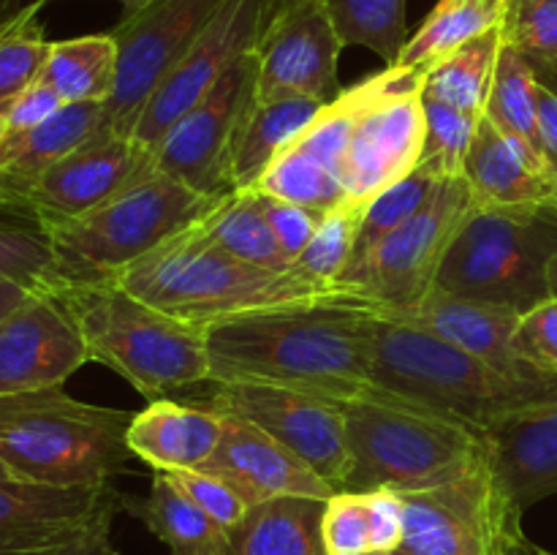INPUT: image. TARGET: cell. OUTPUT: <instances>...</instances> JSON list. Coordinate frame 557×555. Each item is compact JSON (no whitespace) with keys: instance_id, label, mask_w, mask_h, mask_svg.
I'll return each instance as SVG.
<instances>
[{"instance_id":"cell-1","label":"cell","mask_w":557,"mask_h":555,"mask_svg":"<svg viewBox=\"0 0 557 555\" xmlns=\"http://www.w3.org/2000/svg\"><path fill=\"white\" fill-rule=\"evenodd\" d=\"M379 305L348 288L245 310L205 326L210 381H245L348 403L370 395Z\"/></svg>"},{"instance_id":"cell-2","label":"cell","mask_w":557,"mask_h":555,"mask_svg":"<svg viewBox=\"0 0 557 555\" xmlns=\"http://www.w3.org/2000/svg\"><path fill=\"white\" fill-rule=\"evenodd\" d=\"M373 384L479 430L557 403V375H509L435 332L381 310L373 332Z\"/></svg>"},{"instance_id":"cell-3","label":"cell","mask_w":557,"mask_h":555,"mask_svg":"<svg viewBox=\"0 0 557 555\" xmlns=\"http://www.w3.org/2000/svg\"><path fill=\"white\" fill-rule=\"evenodd\" d=\"M114 281L152 308L201 330L245 310L308 299L337 288L310 281L297 267L264 270L234 259L207 234L201 221L125 267Z\"/></svg>"},{"instance_id":"cell-4","label":"cell","mask_w":557,"mask_h":555,"mask_svg":"<svg viewBox=\"0 0 557 555\" xmlns=\"http://www.w3.org/2000/svg\"><path fill=\"white\" fill-rule=\"evenodd\" d=\"M134 414L76 400L63 386L0 395V460L16 479L98 488L131 473Z\"/></svg>"},{"instance_id":"cell-5","label":"cell","mask_w":557,"mask_h":555,"mask_svg":"<svg viewBox=\"0 0 557 555\" xmlns=\"http://www.w3.org/2000/svg\"><path fill=\"white\" fill-rule=\"evenodd\" d=\"M52 288L79 326L87 359L123 375L147 403L210 381L201 326L152 308L114 278L60 281Z\"/></svg>"},{"instance_id":"cell-6","label":"cell","mask_w":557,"mask_h":555,"mask_svg":"<svg viewBox=\"0 0 557 555\" xmlns=\"http://www.w3.org/2000/svg\"><path fill=\"white\" fill-rule=\"evenodd\" d=\"M348 435V477L343 490L438 488L490 457L487 433L460 419L444 417L392 392L343 403Z\"/></svg>"},{"instance_id":"cell-7","label":"cell","mask_w":557,"mask_h":555,"mask_svg":"<svg viewBox=\"0 0 557 555\" xmlns=\"http://www.w3.org/2000/svg\"><path fill=\"white\" fill-rule=\"evenodd\" d=\"M557 256V201L473 205L444 256L435 292L528 313L549 299L547 270Z\"/></svg>"},{"instance_id":"cell-8","label":"cell","mask_w":557,"mask_h":555,"mask_svg":"<svg viewBox=\"0 0 557 555\" xmlns=\"http://www.w3.org/2000/svg\"><path fill=\"white\" fill-rule=\"evenodd\" d=\"M215 205L212 196L152 169L96 210L49 223L60 281L114 278L185 226L201 221Z\"/></svg>"},{"instance_id":"cell-9","label":"cell","mask_w":557,"mask_h":555,"mask_svg":"<svg viewBox=\"0 0 557 555\" xmlns=\"http://www.w3.org/2000/svg\"><path fill=\"white\" fill-rule=\"evenodd\" d=\"M471 210L473 194L466 177H444L417 215L346 267L337 286L362 294L384 313L417 308L435 288L446 250Z\"/></svg>"},{"instance_id":"cell-10","label":"cell","mask_w":557,"mask_h":555,"mask_svg":"<svg viewBox=\"0 0 557 555\" xmlns=\"http://www.w3.org/2000/svg\"><path fill=\"white\" fill-rule=\"evenodd\" d=\"M400 495L403 550L411 555H509L525 536V511L509 498L490 457L451 482Z\"/></svg>"},{"instance_id":"cell-11","label":"cell","mask_w":557,"mask_h":555,"mask_svg":"<svg viewBox=\"0 0 557 555\" xmlns=\"http://www.w3.org/2000/svg\"><path fill=\"white\" fill-rule=\"evenodd\" d=\"M223 5L226 0H152L109 30L117 41V82L103 103L109 131L134 136L136 120L156 87Z\"/></svg>"},{"instance_id":"cell-12","label":"cell","mask_w":557,"mask_h":555,"mask_svg":"<svg viewBox=\"0 0 557 555\" xmlns=\"http://www.w3.org/2000/svg\"><path fill=\"white\" fill-rule=\"evenodd\" d=\"M210 390L201 406L239 417L256 424L272 439L297 452L324 482L343 490L351 466L343 403L310 392L286 390L270 384H245V381H207Z\"/></svg>"},{"instance_id":"cell-13","label":"cell","mask_w":557,"mask_h":555,"mask_svg":"<svg viewBox=\"0 0 557 555\" xmlns=\"http://www.w3.org/2000/svg\"><path fill=\"white\" fill-rule=\"evenodd\" d=\"M256 101V54L245 52L210 92L163 134L150 163L199 194H232V156L239 128Z\"/></svg>"},{"instance_id":"cell-14","label":"cell","mask_w":557,"mask_h":555,"mask_svg":"<svg viewBox=\"0 0 557 555\" xmlns=\"http://www.w3.org/2000/svg\"><path fill=\"white\" fill-rule=\"evenodd\" d=\"M264 25V0H226V5L212 16L194 47L163 76L136 120L131 139L147 161L163 134L188 109H194L245 52L256 47Z\"/></svg>"},{"instance_id":"cell-15","label":"cell","mask_w":557,"mask_h":555,"mask_svg":"<svg viewBox=\"0 0 557 555\" xmlns=\"http://www.w3.org/2000/svg\"><path fill=\"white\" fill-rule=\"evenodd\" d=\"M343 49L324 0H294L267 22L253 47L256 101H335L343 92L337 79Z\"/></svg>"},{"instance_id":"cell-16","label":"cell","mask_w":557,"mask_h":555,"mask_svg":"<svg viewBox=\"0 0 557 555\" xmlns=\"http://www.w3.org/2000/svg\"><path fill=\"white\" fill-rule=\"evenodd\" d=\"M123 509L114 484L54 488L0 479V555H63L71 544L112 526Z\"/></svg>"},{"instance_id":"cell-17","label":"cell","mask_w":557,"mask_h":555,"mask_svg":"<svg viewBox=\"0 0 557 555\" xmlns=\"http://www.w3.org/2000/svg\"><path fill=\"white\" fill-rule=\"evenodd\" d=\"M422 71L403 69L395 85L362 114L343 163L346 201L364 205L411 174L424 150Z\"/></svg>"},{"instance_id":"cell-18","label":"cell","mask_w":557,"mask_h":555,"mask_svg":"<svg viewBox=\"0 0 557 555\" xmlns=\"http://www.w3.org/2000/svg\"><path fill=\"white\" fill-rule=\"evenodd\" d=\"M87 359L82 332L52 286L0 321V395L63 386Z\"/></svg>"},{"instance_id":"cell-19","label":"cell","mask_w":557,"mask_h":555,"mask_svg":"<svg viewBox=\"0 0 557 555\" xmlns=\"http://www.w3.org/2000/svg\"><path fill=\"white\" fill-rule=\"evenodd\" d=\"M147 172H152V163L134 141L103 128L16 194L25 196L49 226L96 210Z\"/></svg>"},{"instance_id":"cell-20","label":"cell","mask_w":557,"mask_h":555,"mask_svg":"<svg viewBox=\"0 0 557 555\" xmlns=\"http://www.w3.org/2000/svg\"><path fill=\"white\" fill-rule=\"evenodd\" d=\"M223 435L215 455L199 471L228 479L250 506L270 498H332L337 493L297 452L283 446L256 424L223 417Z\"/></svg>"},{"instance_id":"cell-21","label":"cell","mask_w":557,"mask_h":555,"mask_svg":"<svg viewBox=\"0 0 557 555\" xmlns=\"http://www.w3.org/2000/svg\"><path fill=\"white\" fill-rule=\"evenodd\" d=\"M384 313V310H381ZM397 319L413 321V324L424 326V330L435 332L444 341L455 343V346L466 348L473 357L484 359L493 368L504 370L509 375H520V379H536V375H553L544 370L533 368L520 351H517V324H520V313L500 305L476 303V299L451 297L444 292H430L417 308L400 310Z\"/></svg>"},{"instance_id":"cell-22","label":"cell","mask_w":557,"mask_h":555,"mask_svg":"<svg viewBox=\"0 0 557 555\" xmlns=\"http://www.w3.org/2000/svg\"><path fill=\"white\" fill-rule=\"evenodd\" d=\"M484 433L490 462L517 509L557 495V403L511 414Z\"/></svg>"},{"instance_id":"cell-23","label":"cell","mask_w":557,"mask_h":555,"mask_svg":"<svg viewBox=\"0 0 557 555\" xmlns=\"http://www.w3.org/2000/svg\"><path fill=\"white\" fill-rule=\"evenodd\" d=\"M223 422V414L201 403L161 397L134 414L128 449L152 471H199L221 444Z\"/></svg>"},{"instance_id":"cell-24","label":"cell","mask_w":557,"mask_h":555,"mask_svg":"<svg viewBox=\"0 0 557 555\" xmlns=\"http://www.w3.org/2000/svg\"><path fill=\"white\" fill-rule=\"evenodd\" d=\"M462 177L471 185L473 205L517 207L557 201V180L547 163L506 139L487 118L479 120L462 163Z\"/></svg>"},{"instance_id":"cell-25","label":"cell","mask_w":557,"mask_h":555,"mask_svg":"<svg viewBox=\"0 0 557 555\" xmlns=\"http://www.w3.org/2000/svg\"><path fill=\"white\" fill-rule=\"evenodd\" d=\"M107 128V107L98 101L65 103L60 112L27 131L0 139V183L20 190L63 161L69 152Z\"/></svg>"},{"instance_id":"cell-26","label":"cell","mask_w":557,"mask_h":555,"mask_svg":"<svg viewBox=\"0 0 557 555\" xmlns=\"http://www.w3.org/2000/svg\"><path fill=\"white\" fill-rule=\"evenodd\" d=\"M321 498H270L226 531V555H326Z\"/></svg>"},{"instance_id":"cell-27","label":"cell","mask_w":557,"mask_h":555,"mask_svg":"<svg viewBox=\"0 0 557 555\" xmlns=\"http://www.w3.org/2000/svg\"><path fill=\"white\" fill-rule=\"evenodd\" d=\"M324 103L313 98L253 101L239 128L232 156V190H253L270 163L313 123Z\"/></svg>"},{"instance_id":"cell-28","label":"cell","mask_w":557,"mask_h":555,"mask_svg":"<svg viewBox=\"0 0 557 555\" xmlns=\"http://www.w3.org/2000/svg\"><path fill=\"white\" fill-rule=\"evenodd\" d=\"M123 509L139 517L172 555H226V531L210 520L166 471L152 473L150 495L125 498Z\"/></svg>"},{"instance_id":"cell-29","label":"cell","mask_w":557,"mask_h":555,"mask_svg":"<svg viewBox=\"0 0 557 555\" xmlns=\"http://www.w3.org/2000/svg\"><path fill=\"white\" fill-rule=\"evenodd\" d=\"M0 281L33 288L60 281V261L41 212L22 194L0 183Z\"/></svg>"},{"instance_id":"cell-30","label":"cell","mask_w":557,"mask_h":555,"mask_svg":"<svg viewBox=\"0 0 557 555\" xmlns=\"http://www.w3.org/2000/svg\"><path fill=\"white\" fill-rule=\"evenodd\" d=\"M38 82L65 103H107L117 82V41L112 33L52 41Z\"/></svg>"},{"instance_id":"cell-31","label":"cell","mask_w":557,"mask_h":555,"mask_svg":"<svg viewBox=\"0 0 557 555\" xmlns=\"http://www.w3.org/2000/svg\"><path fill=\"white\" fill-rule=\"evenodd\" d=\"M500 49H504L500 25L471 38L424 74L422 98L455 107L473 118H484Z\"/></svg>"},{"instance_id":"cell-32","label":"cell","mask_w":557,"mask_h":555,"mask_svg":"<svg viewBox=\"0 0 557 555\" xmlns=\"http://www.w3.org/2000/svg\"><path fill=\"white\" fill-rule=\"evenodd\" d=\"M212 239L234 259L264 270H294L283 259L267 218V196L261 190H232L201 218Z\"/></svg>"},{"instance_id":"cell-33","label":"cell","mask_w":557,"mask_h":555,"mask_svg":"<svg viewBox=\"0 0 557 555\" xmlns=\"http://www.w3.org/2000/svg\"><path fill=\"white\" fill-rule=\"evenodd\" d=\"M536 71H533L531 60L515 49L511 44L504 41V49L498 54V65H495L493 87H490L487 109L484 118L515 145L531 152L542 163V141H539V120H536ZM549 169V166H547Z\"/></svg>"},{"instance_id":"cell-34","label":"cell","mask_w":557,"mask_h":555,"mask_svg":"<svg viewBox=\"0 0 557 555\" xmlns=\"http://www.w3.org/2000/svg\"><path fill=\"white\" fill-rule=\"evenodd\" d=\"M504 22V11L479 0H441L413 36H408L395 65L428 74L435 63L449 58L455 49L482 36Z\"/></svg>"},{"instance_id":"cell-35","label":"cell","mask_w":557,"mask_h":555,"mask_svg":"<svg viewBox=\"0 0 557 555\" xmlns=\"http://www.w3.org/2000/svg\"><path fill=\"white\" fill-rule=\"evenodd\" d=\"M343 47H364L395 65L408 41L406 0H324Z\"/></svg>"},{"instance_id":"cell-36","label":"cell","mask_w":557,"mask_h":555,"mask_svg":"<svg viewBox=\"0 0 557 555\" xmlns=\"http://www.w3.org/2000/svg\"><path fill=\"white\" fill-rule=\"evenodd\" d=\"M49 0H33L0 22V107L14 101L41 74L49 52L41 9Z\"/></svg>"},{"instance_id":"cell-37","label":"cell","mask_w":557,"mask_h":555,"mask_svg":"<svg viewBox=\"0 0 557 555\" xmlns=\"http://www.w3.org/2000/svg\"><path fill=\"white\" fill-rule=\"evenodd\" d=\"M253 190L272 196V199L292 201V205L313 207V210H332V207L346 201V185L335 172L324 166V163L313 161L302 152L286 150L270 163L261 180L256 183Z\"/></svg>"},{"instance_id":"cell-38","label":"cell","mask_w":557,"mask_h":555,"mask_svg":"<svg viewBox=\"0 0 557 555\" xmlns=\"http://www.w3.org/2000/svg\"><path fill=\"white\" fill-rule=\"evenodd\" d=\"M364 212H368V207L354 205V201H343V205L326 210L313 239H310V245L302 250L294 267L310 281L337 286V281H341V275L354 259Z\"/></svg>"},{"instance_id":"cell-39","label":"cell","mask_w":557,"mask_h":555,"mask_svg":"<svg viewBox=\"0 0 557 555\" xmlns=\"http://www.w3.org/2000/svg\"><path fill=\"white\" fill-rule=\"evenodd\" d=\"M444 177H438L430 169L417 166L411 174H406L403 180H397L395 185L384 190V194L375 196L368 205V212H364V221L359 226L357 248H354V261H359L362 256H368L386 234L395 232L397 226L408 221L411 215H417L422 210L424 201L433 196V190L438 188V183Z\"/></svg>"},{"instance_id":"cell-40","label":"cell","mask_w":557,"mask_h":555,"mask_svg":"<svg viewBox=\"0 0 557 555\" xmlns=\"http://www.w3.org/2000/svg\"><path fill=\"white\" fill-rule=\"evenodd\" d=\"M424 103V150L419 166L430 169L438 177H455L462 174V163H466L468 147H471L473 136H476L479 120L473 114L460 112L446 103L430 101L422 98Z\"/></svg>"},{"instance_id":"cell-41","label":"cell","mask_w":557,"mask_h":555,"mask_svg":"<svg viewBox=\"0 0 557 555\" xmlns=\"http://www.w3.org/2000/svg\"><path fill=\"white\" fill-rule=\"evenodd\" d=\"M321 539H324L326 555H368V493H359V490H337L332 498H326L324 515H321Z\"/></svg>"},{"instance_id":"cell-42","label":"cell","mask_w":557,"mask_h":555,"mask_svg":"<svg viewBox=\"0 0 557 555\" xmlns=\"http://www.w3.org/2000/svg\"><path fill=\"white\" fill-rule=\"evenodd\" d=\"M500 27L525 58H557V0H511Z\"/></svg>"},{"instance_id":"cell-43","label":"cell","mask_w":557,"mask_h":555,"mask_svg":"<svg viewBox=\"0 0 557 555\" xmlns=\"http://www.w3.org/2000/svg\"><path fill=\"white\" fill-rule=\"evenodd\" d=\"M180 490L223 531H232L250 509V501L228 479L212 471H169Z\"/></svg>"},{"instance_id":"cell-44","label":"cell","mask_w":557,"mask_h":555,"mask_svg":"<svg viewBox=\"0 0 557 555\" xmlns=\"http://www.w3.org/2000/svg\"><path fill=\"white\" fill-rule=\"evenodd\" d=\"M517 351L544 373L557 375V299L549 297L542 305L520 316L517 324Z\"/></svg>"},{"instance_id":"cell-45","label":"cell","mask_w":557,"mask_h":555,"mask_svg":"<svg viewBox=\"0 0 557 555\" xmlns=\"http://www.w3.org/2000/svg\"><path fill=\"white\" fill-rule=\"evenodd\" d=\"M267 218H270L272 234H275L283 259L294 267L302 250L310 245V239H313L324 212L267 196Z\"/></svg>"},{"instance_id":"cell-46","label":"cell","mask_w":557,"mask_h":555,"mask_svg":"<svg viewBox=\"0 0 557 555\" xmlns=\"http://www.w3.org/2000/svg\"><path fill=\"white\" fill-rule=\"evenodd\" d=\"M370 553H395L406 536V506L395 490H368Z\"/></svg>"},{"instance_id":"cell-47","label":"cell","mask_w":557,"mask_h":555,"mask_svg":"<svg viewBox=\"0 0 557 555\" xmlns=\"http://www.w3.org/2000/svg\"><path fill=\"white\" fill-rule=\"evenodd\" d=\"M63 107V98H60L52 87H47L44 82L36 79L30 87H25L14 101L5 103V123H9V131H5V134L33 128V125L49 120Z\"/></svg>"},{"instance_id":"cell-48","label":"cell","mask_w":557,"mask_h":555,"mask_svg":"<svg viewBox=\"0 0 557 555\" xmlns=\"http://www.w3.org/2000/svg\"><path fill=\"white\" fill-rule=\"evenodd\" d=\"M536 120L542 156L557 180V92L549 90L542 82L536 87Z\"/></svg>"},{"instance_id":"cell-49","label":"cell","mask_w":557,"mask_h":555,"mask_svg":"<svg viewBox=\"0 0 557 555\" xmlns=\"http://www.w3.org/2000/svg\"><path fill=\"white\" fill-rule=\"evenodd\" d=\"M33 292H36V288L27 286V283L0 281V321H3L5 316L14 313L20 305H25L27 299H30Z\"/></svg>"},{"instance_id":"cell-50","label":"cell","mask_w":557,"mask_h":555,"mask_svg":"<svg viewBox=\"0 0 557 555\" xmlns=\"http://www.w3.org/2000/svg\"><path fill=\"white\" fill-rule=\"evenodd\" d=\"M65 555H120V553L112 547V542H109V528H103V531H96L87 539H82V542H76Z\"/></svg>"},{"instance_id":"cell-51","label":"cell","mask_w":557,"mask_h":555,"mask_svg":"<svg viewBox=\"0 0 557 555\" xmlns=\"http://www.w3.org/2000/svg\"><path fill=\"white\" fill-rule=\"evenodd\" d=\"M531 60L533 71H536V79L542 85H547L549 90L557 92V58H528Z\"/></svg>"},{"instance_id":"cell-52","label":"cell","mask_w":557,"mask_h":555,"mask_svg":"<svg viewBox=\"0 0 557 555\" xmlns=\"http://www.w3.org/2000/svg\"><path fill=\"white\" fill-rule=\"evenodd\" d=\"M509 555H557V553H553V550H544V547H539V544H533L531 539H528V536H522L520 542L515 544V550H511Z\"/></svg>"},{"instance_id":"cell-53","label":"cell","mask_w":557,"mask_h":555,"mask_svg":"<svg viewBox=\"0 0 557 555\" xmlns=\"http://www.w3.org/2000/svg\"><path fill=\"white\" fill-rule=\"evenodd\" d=\"M49 3H52V0H49ZM117 3L123 5V16H128V14H136V11L147 9L152 0H117Z\"/></svg>"},{"instance_id":"cell-54","label":"cell","mask_w":557,"mask_h":555,"mask_svg":"<svg viewBox=\"0 0 557 555\" xmlns=\"http://www.w3.org/2000/svg\"><path fill=\"white\" fill-rule=\"evenodd\" d=\"M547 286H549V297L557 299V256H553V261H549Z\"/></svg>"},{"instance_id":"cell-55","label":"cell","mask_w":557,"mask_h":555,"mask_svg":"<svg viewBox=\"0 0 557 555\" xmlns=\"http://www.w3.org/2000/svg\"><path fill=\"white\" fill-rule=\"evenodd\" d=\"M288 3H294V0H264V11H267V22L272 20V16L277 14L281 9H286Z\"/></svg>"},{"instance_id":"cell-56","label":"cell","mask_w":557,"mask_h":555,"mask_svg":"<svg viewBox=\"0 0 557 555\" xmlns=\"http://www.w3.org/2000/svg\"><path fill=\"white\" fill-rule=\"evenodd\" d=\"M479 3H487V5H493V9L504 11V14H506V9H509L511 0H479Z\"/></svg>"},{"instance_id":"cell-57","label":"cell","mask_w":557,"mask_h":555,"mask_svg":"<svg viewBox=\"0 0 557 555\" xmlns=\"http://www.w3.org/2000/svg\"><path fill=\"white\" fill-rule=\"evenodd\" d=\"M11 5H14V0H0V22H3L5 16H9Z\"/></svg>"},{"instance_id":"cell-58","label":"cell","mask_w":557,"mask_h":555,"mask_svg":"<svg viewBox=\"0 0 557 555\" xmlns=\"http://www.w3.org/2000/svg\"><path fill=\"white\" fill-rule=\"evenodd\" d=\"M5 131H9V123H5V107H0V139L5 136Z\"/></svg>"},{"instance_id":"cell-59","label":"cell","mask_w":557,"mask_h":555,"mask_svg":"<svg viewBox=\"0 0 557 555\" xmlns=\"http://www.w3.org/2000/svg\"><path fill=\"white\" fill-rule=\"evenodd\" d=\"M0 479H16V477H14V473H11V471H9V466H5V462H3V460H0Z\"/></svg>"},{"instance_id":"cell-60","label":"cell","mask_w":557,"mask_h":555,"mask_svg":"<svg viewBox=\"0 0 557 555\" xmlns=\"http://www.w3.org/2000/svg\"><path fill=\"white\" fill-rule=\"evenodd\" d=\"M395 555H411V553H408V550H403V547H400V550H395Z\"/></svg>"},{"instance_id":"cell-61","label":"cell","mask_w":557,"mask_h":555,"mask_svg":"<svg viewBox=\"0 0 557 555\" xmlns=\"http://www.w3.org/2000/svg\"><path fill=\"white\" fill-rule=\"evenodd\" d=\"M368 555H395V553H368Z\"/></svg>"},{"instance_id":"cell-62","label":"cell","mask_w":557,"mask_h":555,"mask_svg":"<svg viewBox=\"0 0 557 555\" xmlns=\"http://www.w3.org/2000/svg\"><path fill=\"white\" fill-rule=\"evenodd\" d=\"M85 539H87V536H85ZM71 547H74V544H71ZM71 547H69V550H71ZM69 550H65V553H69ZM65 553H63V555H65Z\"/></svg>"}]
</instances>
